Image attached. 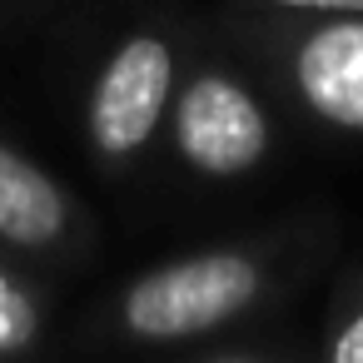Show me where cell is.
<instances>
[{
	"instance_id": "ba28073f",
	"label": "cell",
	"mask_w": 363,
	"mask_h": 363,
	"mask_svg": "<svg viewBox=\"0 0 363 363\" xmlns=\"http://www.w3.org/2000/svg\"><path fill=\"white\" fill-rule=\"evenodd\" d=\"M264 21H318V16H363V0H244Z\"/></svg>"
},
{
	"instance_id": "52a82bcc",
	"label": "cell",
	"mask_w": 363,
	"mask_h": 363,
	"mask_svg": "<svg viewBox=\"0 0 363 363\" xmlns=\"http://www.w3.org/2000/svg\"><path fill=\"white\" fill-rule=\"evenodd\" d=\"M313 363H363V264H353L338 279L328 313H323Z\"/></svg>"
},
{
	"instance_id": "3957f363",
	"label": "cell",
	"mask_w": 363,
	"mask_h": 363,
	"mask_svg": "<svg viewBox=\"0 0 363 363\" xmlns=\"http://www.w3.org/2000/svg\"><path fill=\"white\" fill-rule=\"evenodd\" d=\"M279 110L264 80L219 45H194L174 90L164 150L194 184H244L279 150Z\"/></svg>"
},
{
	"instance_id": "5b68a950",
	"label": "cell",
	"mask_w": 363,
	"mask_h": 363,
	"mask_svg": "<svg viewBox=\"0 0 363 363\" xmlns=\"http://www.w3.org/2000/svg\"><path fill=\"white\" fill-rule=\"evenodd\" d=\"M85 244V204L55 179V169L0 135V249L26 264H65Z\"/></svg>"
},
{
	"instance_id": "7a4b0ae2",
	"label": "cell",
	"mask_w": 363,
	"mask_h": 363,
	"mask_svg": "<svg viewBox=\"0 0 363 363\" xmlns=\"http://www.w3.org/2000/svg\"><path fill=\"white\" fill-rule=\"evenodd\" d=\"M184 55L189 35L169 16H140L100 50L80 95V135L100 174L125 179L164 145Z\"/></svg>"
},
{
	"instance_id": "8992f818",
	"label": "cell",
	"mask_w": 363,
	"mask_h": 363,
	"mask_svg": "<svg viewBox=\"0 0 363 363\" xmlns=\"http://www.w3.org/2000/svg\"><path fill=\"white\" fill-rule=\"evenodd\" d=\"M50 343V289L26 259L0 249V363H21Z\"/></svg>"
},
{
	"instance_id": "30bf717a",
	"label": "cell",
	"mask_w": 363,
	"mask_h": 363,
	"mask_svg": "<svg viewBox=\"0 0 363 363\" xmlns=\"http://www.w3.org/2000/svg\"><path fill=\"white\" fill-rule=\"evenodd\" d=\"M16 6H45V0H16Z\"/></svg>"
},
{
	"instance_id": "277c9868",
	"label": "cell",
	"mask_w": 363,
	"mask_h": 363,
	"mask_svg": "<svg viewBox=\"0 0 363 363\" xmlns=\"http://www.w3.org/2000/svg\"><path fill=\"white\" fill-rule=\"evenodd\" d=\"M279 95L318 130L363 140V16L264 21L244 30Z\"/></svg>"
},
{
	"instance_id": "6da1fadb",
	"label": "cell",
	"mask_w": 363,
	"mask_h": 363,
	"mask_svg": "<svg viewBox=\"0 0 363 363\" xmlns=\"http://www.w3.org/2000/svg\"><path fill=\"white\" fill-rule=\"evenodd\" d=\"M318 224H284L184 249L130 274L100 303V333L130 348H174L214 338L289 294L298 269L318 259Z\"/></svg>"
},
{
	"instance_id": "9c48e42d",
	"label": "cell",
	"mask_w": 363,
	"mask_h": 363,
	"mask_svg": "<svg viewBox=\"0 0 363 363\" xmlns=\"http://www.w3.org/2000/svg\"><path fill=\"white\" fill-rule=\"evenodd\" d=\"M184 363H289L284 353H259V348H219V353H199Z\"/></svg>"
}]
</instances>
